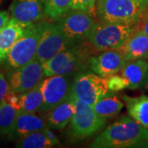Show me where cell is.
Segmentation results:
<instances>
[{
  "instance_id": "6da1fadb",
  "label": "cell",
  "mask_w": 148,
  "mask_h": 148,
  "mask_svg": "<svg viewBox=\"0 0 148 148\" xmlns=\"http://www.w3.org/2000/svg\"><path fill=\"white\" fill-rule=\"evenodd\" d=\"M147 138V128L140 125L130 116L123 115L100 133L89 145V147H133Z\"/></svg>"
},
{
  "instance_id": "7a4b0ae2",
  "label": "cell",
  "mask_w": 148,
  "mask_h": 148,
  "mask_svg": "<svg viewBox=\"0 0 148 148\" xmlns=\"http://www.w3.org/2000/svg\"><path fill=\"white\" fill-rule=\"evenodd\" d=\"M148 13V0H98L95 15L98 20L139 25Z\"/></svg>"
},
{
  "instance_id": "3957f363",
  "label": "cell",
  "mask_w": 148,
  "mask_h": 148,
  "mask_svg": "<svg viewBox=\"0 0 148 148\" xmlns=\"http://www.w3.org/2000/svg\"><path fill=\"white\" fill-rule=\"evenodd\" d=\"M138 28V25L97 21L87 42L95 51L117 50Z\"/></svg>"
},
{
  "instance_id": "277c9868",
  "label": "cell",
  "mask_w": 148,
  "mask_h": 148,
  "mask_svg": "<svg viewBox=\"0 0 148 148\" xmlns=\"http://www.w3.org/2000/svg\"><path fill=\"white\" fill-rule=\"evenodd\" d=\"M43 27L44 21L26 27L23 35L11 49L4 61L9 70L20 68L36 58Z\"/></svg>"
},
{
  "instance_id": "5b68a950",
  "label": "cell",
  "mask_w": 148,
  "mask_h": 148,
  "mask_svg": "<svg viewBox=\"0 0 148 148\" xmlns=\"http://www.w3.org/2000/svg\"><path fill=\"white\" fill-rule=\"evenodd\" d=\"M89 51L82 43L67 48L53 58L42 64L46 77L54 75H69L78 71L86 62L89 63Z\"/></svg>"
},
{
  "instance_id": "8992f818",
  "label": "cell",
  "mask_w": 148,
  "mask_h": 148,
  "mask_svg": "<svg viewBox=\"0 0 148 148\" xmlns=\"http://www.w3.org/2000/svg\"><path fill=\"white\" fill-rule=\"evenodd\" d=\"M106 120L99 116L93 106L76 99V110L70 121L69 132L74 140H84L99 132Z\"/></svg>"
},
{
  "instance_id": "52a82bcc",
  "label": "cell",
  "mask_w": 148,
  "mask_h": 148,
  "mask_svg": "<svg viewBox=\"0 0 148 148\" xmlns=\"http://www.w3.org/2000/svg\"><path fill=\"white\" fill-rule=\"evenodd\" d=\"M73 45L86 40L97 21L93 14L82 10H70L55 21Z\"/></svg>"
},
{
  "instance_id": "ba28073f",
  "label": "cell",
  "mask_w": 148,
  "mask_h": 148,
  "mask_svg": "<svg viewBox=\"0 0 148 148\" xmlns=\"http://www.w3.org/2000/svg\"><path fill=\"white\" fill-rule=\"evenodd\" d=\"M75 45L55 21H44L42 34L36 58L41 64L49 60L67 48Z\"/></svg>"
},
{
  "instance_id": "9c48e42d",
  "label": "cell",
  "mask_w": 148,
  "mask_h": 148,
  "mask_svg": "<svg viewBox=\"0 0 148 148\" xmlns=\"http://www.w3.org/2000/svg\"><path fill=\"white\" fill-rule=\"evenodd\" d=\"M72 92L76 98L94 106L100 99L110 95L106 78L96 73H79L73 82Z\"/></svg>"
},
{
  "instance_id": "30bf717a",
  "label": "cell",
  "mask_w": 148,
  "mask_h": 148,
  "mask_svg": "<svg viewBox=\"0 0 148 148\" xmlns=\"http://www.w3.org/2000/svg\"><path fill=\"white\" fill-rule=\"evenodd\" d=\"M7 78L10 90L23 93L35 88L45 78L42 64L35 58L20 68L9 70Z\"/></svg>"
},
{
  "instance_id": "8fae6325",
  "label": "cell",
  "mask_w": 148,
  "mask_h": 148,
  "mask_svg": "<svg viewBox=\"0 0 148 148\" xmlns=\"http://www.w3.org/2000/svg\"><path fill=\"white\" fill-rule=\"evenodd\" d=\"M40 87L43 104L40 112L45 113L58 106L71 94L73 83L69 75H54L46 77Z\"/></svg>"
},
{
  "instance_id": "7c38bea8",
  "label": "cell",
  "mask_w": 148,
  "mask_h": 148,
  "mask_svg": "<svg viewBox=\"0 0 148 148\" xmlns=\"http://www.w3.org/2000/svg\"><path fill=\"white\" fill-rule=\"evenodd\" d=\"M9 13L26 26L40 22L45 17V0H12Z\"/></svg>"
},
{
  "instance_id": "4fadbf2b",
  "label": "cell",
  "mask_w": 148,
  "mask_h": 148,
  "mask_svg": "<svg viewBox=\"0 0 148 148\" xmlns=\"http://www.w3.org/2000/svg\"><path fill=\"white\" fill-rule=\"evenodd\" d=\"M127 63L118 50H106L90 57L88 66L93 73L107 77L120 73Z\"/></svg>"
},
{
  "instance_id": "5bb4252c",
  "label": "cell",
  "mask_w": 148,
  "mask_h": 148,
  "mask_svg": "<svg viewBox=\"0 0 148 148\" xmlns=\"http://www.w3.org/2000/svg\"><path fill=\"white\" fill-rule=\"evenodd\" d=\"M76 96L73 92L58 106L45 113V122L51 129L61 130L70 123L76 110Z\"/></svg>"
},
{
  "instance_id": "9a60e30c",
  "label": "cell",
  "mask_w": 148,
  "mask_h": 148,
  "mask_svg": "<svg viewBox=\"0 0 148 148\" xmlns=\"http://www.w3.org/2000/svg\"><path fill=\"white\" fill-rule=\"evenodd\" d=\"M117 50L127 63L141 58H148V36L138 28Z\"/></svg>"
},
{
  "instance_id": "2e32d148",
  "label": "cell",
  "mask_w": 148,
  "mask_h": 148,
  "mask_svg": "<svg viewBox=\"0 0 148 148\" xmlns=\"http://www.w3.org/2000/svg\"><path fill=\"white\" fill-rule=\"evenodd\" d=\"M46 127L48 125L45 120L37 116L36 114L19 111L13 127L8 136L11 140L17 141L32 132L41 130Z\"/></svg>"
},
{
  "instance_id": "e0dca14e",
  "label": "cell",
  "mask_w": 148,
  "mask_h": 148,
  "mask_svg": "<svg viewBox=\"0 0 148 148\" xmlns=\"http://www.w3.org/2000/svg\"><path fill=\"white\" fill-rule=\"evenodd\" d=\"M26 27V25L11 17L0 32V64L5 61L11 49L23 35Z\"/></svg>"
},
{
  "instance_id": "ac0fdd59",
  "label": "cell",
  "mask_w": 148,
  "mask_h": 148,
  "mask_svg": "<svg viewBox=\"0 0 148 148\" xmlns=\"http://www.w3.org/2000/svg\"><path fill=\"white\" fill-rule=\"evenodd\" d=\"M147 73V58H141L128 62L120 72L122 76L127 80V88L131 90H137L143 87Z\"/></svg>"
},
{
  "instance_id": "d6986e66",
  "label": "cell",
  "mask_w": 148,
  "mask_h": 148,
  "mask_svg": "<svg viewBox=\"0 0 148 148\" xmlns=\"http://www.w3.org/2000/svg\"><path fill=\"white\" fill-rule=\"evenodd\" d=\"M60 143L56 135L49 127L44 129L33 132L24 138L16 141L17 148H50L53 147Z\"/></svg>"
},
{
  "instance_id": "ffe728a7",
  "label": "cell",
  "mask_w": 148,
  "mask_h": 148,
  "mask_svg": "<svg viewBox=\"0 0 148 148\" xmlns=\"http://www.w3.org/2000/svg\"><path fill=\"white\" fill-rule=\"evenodd\" d=\"M126 104L128 115L143 127L148 129V96H129L122 97Z\"/></svg>"
},
{
  "instance_id": "44dd1931",
  "label": "cell",
  "mask_w": 148,
  "mask_h": 148,
  "mask_svg": "<svg viewBox=\"0 0 148 148\" xmlns=\"http://www.w3.org/2000/svg\"><path fill=\"white\" fill-rule=\"evenodd\" d=\"M123 106L119 97L110 95L100 99L93 106V108L99 116L107 120L118 115Z\"/></svg>"
},
{
  "instance_id": "7402d4cb",
  "label": "cell",
  "mask_w": 148,
  "mask_h": 148,
  "mask_svg": "<svg viewBox=\"0 0 148 148\" xmlns=\"http://www.w3.org/2000/svg\"><path fill=\"white\" fill-rule=\"evenodd\" d=\"M40 85L32 90L19 93L20 95V112L36 114L40 112L43 104V95Z\"/></svg>"
},
{
  "instance_id": "603a6c76",
  "label": "cell",
  "mask_w": 148,
  "mask_h": 148,
  "mask_svg": "<svg viewBox=\"0 0 148 148\" xmlns=\"http://www.w3.org/2000/svg\"><path fill=\"white\" fill-rule=\"evenodd\" d=\"M72 0H45V17L48 21H57L71 9Z\"/></svg>"
},
{
  "instance_id": "cb8c5ba5",
  "label": "cell",
  "mask_w": 148,
  "mask_h": 148,
  "mask_svg": "<svg viewBox=\"0 0 148 148\" xmlns=\"http://www.w3.org/2000/svg\"><path fill=\"white\" fill-rule=\"evenodd\" d=\"M18 113V110L5 101L0 105V135H8Z\"/></svg>"
},
{
  "instance_id": "d4e9b609",
  "label": "cell",
  "mask_w": 148,
  "mask_h": 148,
  "mask_svg": "<svg viewBox=\"0 0 148 148\" xmlns=\"http://www.w3.org/2000/svg\"><path fill=\"white\" fill-rule=\"evenodd\" d=\"M108 88L110 92H118L127 88V82L122 75L114 74L106 77Z\"/></svg>"
},
{
  "instance_id": "484cf974",
  "label": "cell",
  "mask_w": 148,
  "mask_h": 148,
  "mask_svg": "<svg viewBox=\"0 0 148 148\" xmlns=\"http://www.w3.org/2000/svg\"><path fill=\"white\" fill-rule=\"evenodd\" d=\"M97 0H72L71 9L88 12L91 14H95Z\"/></svg>"
},
{
  "instance_id": "4316f807",
  "label": "cell",
  "mask_w": 148,
  "mask_h": 148,
  "mask_svg": "<svg viewBox=\"0 0 148 148\" xmlns=\"http://www.w3.org/2000/svg\"><path fill=\"white\" fill-rule=\"evenodd\" d=\"M9 84L5 78L4 75L0 73V105L5 101V98L9 92Z\"/></svg>"
},
{
  "instance_id": "83f0119b",
  "label": "cell",
  "mask_w": 148,
  "mask_h": 148,
  "mask_svg": "<svg viewBox=\"0 0 148 148\" xmlns=\"http://www.w3.org/2000/svg\"><path fill=\"white\" fill-rule=\"evenodd\" d=\"M5 102L10 104L11 106L15 107L16 110H20V95L14 91L9 90L5 98Z\"/></svg>"
},
{
  "instance_id": "f1b7e54d",
  "label": "cell",
  "mask_w": 148,
  "mask_h": 148,
  "mask_svg": "<svg viewBox=\"0 0 148 148\" xmlns=\"http://www.w3.org/2000/svg\"><path fill=\"white\" fill-rule=\"evenodd\" d=\"M11 18L10 13L4 10H0V32L5 27Z\"/></svg>"
},
{
  "instance_id": "f546056e",
  "label": "cell",
  "mask_w": 148,
  "mask_h": 148,
  "mask_svg": "<svg viewBox=\"0 0 148 148\" xmlns=\"http://www.w3.org/2000/svg\"><path fill=\"white\" fill-rule=\"evenodd\" d=\"M138 28L141 29L148 36V13L146 15V16L143 18V20H142V21L139 23Z\"/></svg>"
},
{
  "instance_id": "4dcf8cb0",
  "label": "cell",
  "mask_w": 148,
  "mask_h": 148,
  "mask_svg": "<svg viewBox=\"0 0 148 148\" xmlns=\"http://www.w3.org/2000/svg\"><path fill=\"white\" fill-rule=\"evenodd\" d=\"M133 148H148V138L136 144Z\"/></svg>"
},
{
  "instance_id": "1f68e13d",
  "label": "cell",
  "mask_w": 148,
  "mask_h": 148,
  "mask_svg": "<svg viewBox=\"0 0 148 148\" xmlns=\"http://www.w3.org/2000/svg\"><path fill=\"white\" fill-rule=\"evenodd\" d=\"M147 90H148V73L147 75V77H146V81H145V83H144V86H143Z\"/></svg>"
},
{
  "instance_id": "d6a6232c",
  "label": "cell",
  "mask_w": 148,
  "mask_h": 148,
  "mask_svg": "<svg viewBox=\"0 0 148 148\" xmlns=\"http://www.w3.org/2000/svg\"><path fill=\"white\" fill-rule=\"evenodd\" d=\"M3 0H0V5L2 4V3H3Z\"/></svg>"
}]
</instances>
